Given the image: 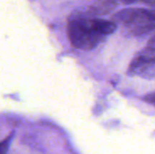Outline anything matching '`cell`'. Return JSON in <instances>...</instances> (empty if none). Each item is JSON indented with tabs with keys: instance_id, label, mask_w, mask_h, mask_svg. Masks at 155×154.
I'll use <instances>...</instances> for the list:
<instances>
[{
	"instance_id": "cell-1",
	"label": "cell",
	"mask_w": 155,
	"mask_h": 154,
	"mask_svg": "<svg viewBox=\"0 0 155 154\" xmlns=\"http://www.w3.org/2000/svg\"><path fill=\"white\" fill-rule=\"evenodd\" d=\"M116 28L117 24L114 21L90 16L81 8L69 16L67 34L74 48L88 51L95 48Z\"/></svg>"
},
{
	"instance_id": "cell-2",
	"label": "cell",
	"mask_w": 155,
	"mask_h": 154,
	"mask_svg": "<svg viewBox=\"0 0 155 154\" xmlns=\"http://www.w3.org/2000/svg\"><path fill=\"white\" fill-rule=\"evenodd\" d=\"M129 27L135 34H143L155 29V10L131 7L114 14L113 20Z\"/></svg>"
},
{
	"instance_id": "cell-3",
	"label": "cell",
	"mask_w": 155,
	"mask_h": 154,
	"mask_svg": "<svg viewBox=\"0 0 155 154\" xmlns=\"http://www.w3.org/2000/svg\"><path fill=\"white\" fill-rule=\"evenodd\" d=\"M154 64L155 48L148 45L133 59L129 66V73L134 74L142 73Z\"/></svg>"
},
{
	"instance_id": "cell-4",
	"label": "cell",
	"mask_w": 155,
	"mask_h": 154,
	"mask_svg": "<svg viewBox=\"0 0 155 154\" xmlns=\"http://www.w3.org/2000/svg\"><path fill=\"white\" fill-rule=\"evenodd\" d=\"M117 5V0H94L87 7L82 8L85 14L95 17L97 15H107L114 11Z\"/></svg>"
},
{
	"instance_id": "cell-5",
	"label": "cell",
	"mask_w": 155,
	"mask_h": 154,
	"mask_svg": "<svg viewBox=\"0 0 155 154\" xmlns=\"http://www.w3.org/2000/svg\"><path fill=\"white\" fill-rule=\"evenodd\" d=\"M13 135H14V133H11L5 140L0 142V154H7L8 148H9V145L11 143V140L13 138Z\"/></svg>"
},
{
	"instance_id": "cell-6",
	"label": "cell",
	"mask_w": 155,
	"mask_h": 154,
	"mask_svg": "<svg viewBox=\"0 0 155 154\" xmlns=\"http://www.w3.org/2000/svg\"><path fill=\"white\" fill-rule=\"evenodd\" d=\"M123 4L125 5H131V4H146L155 5V0H119Z\"/></svg>"
},
{
	"instance_id": "cell-7",
	"label": "cell",
	"mask_w": 155,
	"mask_h": 154,
	"mask_svg": "<svg viewBox=\"0 0 155 154\" xmlns=\"http://www.w3.org/2000/svg\"><path fill=\"white\" fill-rule=\"evenodd\" d=\"M143 101H145L146 103H150V104H153L155 106V93H149V94H146L143 98Z\"/></svg>"
},
{
	"instance_id": "cell-8",
	"label": "cell",
	"mask_w": 155,
	"mask_h": 154,
	"mask_svg": "<svg viewBox=\"0 0 155 154\" xmlns=\"http://www.w3.org/2000/svg\"><path fill=\"white\" fill-rule=\"evenodd\" d=\"M149 46H152V47L155 48V35L153 38H151V40L149 42Z\"/></svg>"
}]
</instances>
